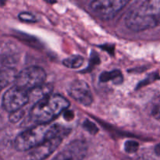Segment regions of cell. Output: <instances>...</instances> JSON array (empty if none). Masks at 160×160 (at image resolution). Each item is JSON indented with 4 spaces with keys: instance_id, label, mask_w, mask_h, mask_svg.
I'll return each instance as SVG.
<instances>
[{
    "instance_id": "obj_1",
    "label": "cell",
    "mask_w": 160,
    "mask_h": 160,
    "mask_svg": "<svg viewBox=\"0 0 160 160\" xmlns=\"http://www.w3.org/2000/svg\"><path fill=\"white\" fill-rule=\"evenodd\" d=\"M70 106V102L61 95L51 94L33 106L30 118L34 123L46 124L52 121Z\"/></svg>"
},
{
    "instance_id": "obj_13",
    "label": "cell",
    "mask_w": 160,
    "mask_h": 160,
    "mask_svg": "<svg viewBox=\"0 0 160 160\" xmlns=\"http://www.w3.org/2000/svg\"><path fill=\"white\" fill-rule=\"evenodd\" d=\"M84 58L79 55H74L70 57L67 58L63 60L62 63L65 67H68L70 69H77L81 67L84 63Z\"/></svg>"
},
{
    "instance_id": "obj_11",
    "label": "cell",
    "mask_w": 160,
    "mask_h": 160,
    "mask_svg": "<svg viewBox=\"0 0 160 160\" xmlns=\"http://www.w3.org/2000/svg\"><path fill=\"white\" fill-rule=\"evenodd\" d=\"M17 73L14 68L4 67L0 68V92L15 81Z\"/></svg>"
},
{
    "instance_id": "obj_20",
    "label": "cell",
    "mask_w": 160,
    "mask_h": 160,
    "mask_svg": "<svg viewBox=\"0 0 160 160\" xmlns=\"http://www.w3.org/2000/svg\"><path fill=\"white\" fill-rule=\"evenodd\" d=\"M155 152L157 156H160V143L158 144L156 147H155Z\"/></svg>"
},
{
    "instance_id": "obj_18",
    "label": "cell",
    "mask_w": 160,
    "mask_h": 160,
    "mask_svg": "<svg viewBox=\"0 0 160 160\" xmlns=\"http://www.w3.org/2000/svg\"><path fill=\"white\" fill-rule=\"evenodd\" d=\"M152 116L160 121V102L156 104L152 109Z\"/></svg>"
},
{
    "instance_id": "obj_5",
    "label": "cell",
    "mask_w": 160,
    "mask_h": 160,
    "mask_svg": "<svg viewBox=\"0 0 160 160\" xmlns=\"http://www.w3.org/2000/svg\"><path fill=\"white\" fill-rule=\"evenodd\" d=\"M128 3L125 0H98L92 2L90 8L92 12L102 20H111Z\"/></svg>"
},
{
    "instance_id": "obj_6",
    "label": "cell",
    "mask_w": 160,
    "mask_h": 160,
    "mask_svg": "<svg viewBox=\"0 0 160 160\" xmlns=\"http://www.w3.org/2000/svg\"><path fill=\"white\" fill-rule=\"evenodd\" d=\"M2 107L9 113L22 109V108L29 103L28 92L13 86L8 89L2 97Z\"/></svg>"
},
{
    "instance_id": "obj_10",
    "label": "cell",
    "mask_w": 160,
    "mask_h": 160,
    "mask_svg": "<svg viewBox=\"0 0 160 160\" xmlns=\"http://www.w3.org/2000/svg\"><path fill=\"white\" fill-rule=\"evenodd\" d=\"M52 91V87L49 84H45L39 86L36 88L32 89V90L28 92V95H29V102H34L35 104L41 99L44 98L45 97L51 95Z\"/></svg>"
},
{
    "instance_id": "obj_17",
    "label": "cell",
    "mask_w": 160,
    "mask_h": 160,
    "mask_svg": "<svg viewBox=\"0 0 160 160\" xmlns=\"http://www.w3.org/2000/svg\"><path fill=\"white\" fill-rule=\"evenodd\" d=\"M23 114H24V112L22 109L17 110L16 112H11L9 114V120L12 123H17V122H18L23 117Z\"/></svg>"
},
{
    "instance_id": "obj_12",
    "label": "cell",
    "mask_w": 160,
    "mask_h": 160,
    "mask_svg": "<svg viewBox=\"0 0 160 160\" xmlns=\"http://www.w3.org/2000/svg\"><path fill=\"white\" fill-rule=\"evenodd\" d=\"M101 82H108L112 81L114 84H121L123 78L120 70H112L110 72H103L99 78Z\"/></svg>"
},
{
    "instance_id": "obj_3",
    "label": "cell",
    "mask_w": 160,
    "mask_h": 160,
    "mask_svg": "<svg viewBox=\"0 0 160 160\" xmlns=\"http://www.w3.org/2000/svg\"><path fill=\"white\" fill-rule=\"evenodd\" d=\"M153 5L152 1L144 2L133 8L125 19L127 27L134 31H142L156 27L158 24V15Z\"/></svg>"
},
{
    "instance_id": "obj_4",
    "label": "cell",
    "mask_w": 160,
    "mask_h": 160,
    "mask_svg": "<svg viewBox=\"0 0 160 160\" xmlns=\"http://www.w3.org/2000/svg\"><path fill=\"white\" fill-rule=\"evenodd\" d=\"M46 80V73L42 67L32 66L19 72L16 78V86L29 92L43 85Z\"/></svg>"
},
{
    "instance_id": "obj_15",
    "label": "cell",
    "mask_w": 160,
    "mask_h": 160,
    "mask_svg": "<svg viewBox=\"0 0 160 160\" xmlns=\"http://www.w3.org/2000/svg\"><path fill=\"white\" fill-rule=\"evenodd\" d=\"M19 19L21 21L27 23H34L36 22V17L32 13L28 12H22L19 14Z\"/></svg>"
},
{
    "instance_id": "obj_7",
    "label": "cell",
    "mask_w": 160,
    "mask_h": 160,
    "mask_svg": "<svg viewBox=\"0 0 160 160\" xmlns=\"http://www.w3.org/2000/svg\"><path fill=\"white\" fill-rule=\"evenodd\" d=\"M62 141L61 135L56 136L28 152L23 157V160H45L51 156L58 148Z\"/></svg>"
},
{
    "instance_id": "obj_8",
    "label": "cell",
    "mask_w": 160,
    "mask_h": 160,
    "mask_svg": "<svg viewBox=\"0 0 160 160\" xmlns=\"http://www.w3.org/2000/svg\"><path fill=\"white\" fill-rule=\"evenodd\" d=\"M88 152V145L83 140L71 142L52 160H83Z\"/></svg>"
},
{
    "instance_id": "obj_9",
    "label": "cell",
    "mask_w": 160,
    "mask_h": 160,
    "mask_svg": "<svg viewBox=\"0 0 160 160\" xmlns=\"http://www.w3.org/2000/svg\"><path fill=\"white\" fill-rule=\"evenodd\" d=\"M68 92L71 98L83 106H88L93 102L90 87L84 81L76 80L73 81L69 87Z\"/></svg>"
},
{
    "instance_id": "obj_16",
    "label": "cell",
    "mask_w": 160,
    "mask_h": 160,
    "mask_svg": "<svg viewBox=\"0 0 160 160\" xmlns=\"http://www.w3.org/2000/svg\"><path fill=\"white\" fill-rule=\"evenodd\" d=\"M83 127L85 130H87L90 134H95L96 133H98V129L97 128L96 125L94 123L91 122L90 120H86L84 122V124H83Z\"/></svg>"
},
{
    "instance_id": "obj_14",
    "label": "cell",
    "mask_w": 160,
    "mask_h": 160,
    "mask_svg": "<svg viewBox=\"0 0 160 160\" xmlns=\"http://www.w3.org/2000/svg\"><path fill=\"white\" fill-rule=\"evenodd\" d=\"M139 144L138 142L133 140H128L124 144V149L128 153H135L138 150Z\"/></svg>"
},
{
    "instance_id": "obj_19",
    "label": "cell",
    "mask_w": 160,
    "mask_h": 160,
    "mask_svg": "<svg viewBox=\"0 0 160 160\" xmlns=\"http://www.w3.org/2000/svg\"><path fill=\"white\" fill-rule=\"evenodd\" d=\"M63 117L65 118V120H71L72 119H73V117H74L73 112H72V111L67 110V109L63 112Z\"/></svg>"
},
{
    "instance_id": "obj_2",
    "label": "cell",
    "mask_w": 160,
    "mask_h": 160,
    "mask_svg": "<svg viewBox=\"0 0 160 160\" xmlns=\"http://www.w3.org/2000/svg\"><path fill=\"white\" fill-rule=\"evenodd\" d=\"M59 135H61V128L58 125L38 124L19 134L14 141V146L17 151L28 152Z\"/></svg>"
},
{
    "instance_id": "obj_21",
    "label": "cell",
    "mask_w": 160,
    "mask_h": 160,
    "mask_svg": "<svg viewBox=\"0 0 160 160\" xmlns=\"http://www.w3.org/2000/svg\"><path fill=\"white\" fill-rule=\"evenodd\" d=\"M158 23H160V17L159 18V20H158Z\"/></svg>"
}]
</instances>
